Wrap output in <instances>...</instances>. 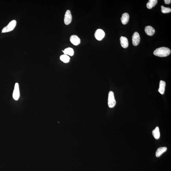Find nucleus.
Listing matches in <instances>:
<instances>
[{"mask_svg": "<svg viewBox=\"0 0 171 171\" xmlns=\"http://www.w3.org/2000/svg\"><path fill=\"white\" fill-rule=\"evenodd\" d=\"M70 40L72 44L76 46L78 45L81 42V40L79 37L75 35L71 36L70 37Z\"/></svg>", "mask_w": 171, "mask_h": 171, "instance_id": "6e6552de", "label": "nucleus"}, {"mask_svg": "<svg viewBox=\"0 0 171 171\" xmlns=\"http://www.w3.org/2000/svg\"><path fill=\"white\" fill-rule=\"evenodd\" d=\"M72 20V16L70 10H67L65 13L64 22L65 25H68L70 24Z\"/></svg>", "mask_w": 171, "mask_h": 171, "instance_id": "20e7f679", "label": "nucleus"}, {"mask_svg": "<svg viewBox=\"0 0 171 171\" xmlns=\"http://www.w3.org/2000/svg\"><path fill=\"white\" fill-rule=\"evenodd\" d=\"M120 42L121 46L124 48H126L128 46V41L126 37H121L120 38Z\"/></svg>", "mask_w": 171, "mask_h": 171, "instance_id": "1a4fd4ad", "label": "nucleus"}, {"mask_svg": "<svg viewBox=\"0 0 171 171\" xmlns=\"http://www.w3.org/2000/svg\"><path fill=\"white\" fill-rule=\"evenodd\" d=\"M157 0H149L146 4L147 7L148 9H151L157 4Z\"/></svg>", "mask_w": 171, "mask_h": 171, "instance_id": "4468645a", "label": "nucleus"}, {"mask_svg": "<svg viewBox=\"0 0 171 171\" xmlns=\"http://www.w3.org/2000/svg\"><path fill=\"white\" fill-rule=\"evenodd\" d=\"M105 33L104 31L101 29H98L96 30L94 34V36L97 40L101 41L104 38Z\"/></svg>", "mask_w": 171, "mask_h": 171, "instance_id": "39448f33", "label": "nucleus"}, {"mask_svg": "<svg viewBox=\"0 0 171 171\" xmlns=\"http://www.w3.org/2000/svg\"><path fill=\"white\" fill-rule=\"evenodd\" d=\"M145 31L146 34L149 36L153 35L155 33L154 29L150 26H147L145 27Z\"/></svg>", "mask_w": 171, "mask_h": 171, "instance_id": "9d476101", "label": "nucleus"}, {"mask_svg": "<svg viewBox=\"0 0 171 171\" xmlns=\"http://www.w3.org/2000/svg\"><path fill=\"white\" fill-rule=\"evenodd\" d=\"M140 42V37L139 34L137 32H135L133 34L132 36V42L133 45L137 46L138 45Z\"/></svg>", "mask_w": 171, "mask_h": 171, "instance_id": "0eeeda50", "label": "nucleus"}, {"mask_svg": "<svg viewBox=\"0 0 171 171\" xmlns=\"http://www.w3.org/2000/svg\"><path fill=\"white\" fill-rule=\"evenodd\" d=\"M64 54L66 55H69L71 56H73L74 54V51L73 49L71 48H67L64 50H62Z\"/></svg>", "mask_w": 171, "mask_h": 171, "instance_id": "dca6fc26", "label": "nucleus"}, {"mask_svg": "<svg viewBox=\"0 0 171 171\" xmlns=\"http://www.w3.org/2000/svg\"><path fill=\"white\" fill-rule=\"evenodd\" d=\"M60 59L63 62L66 63L69 62V60H70V58L68 55L64 54L60 56Z\"/></svg>", "mask_w": 171, "mask_h": 171, "instance_id": "f3484780", "label": "nucleus"}, {"mask_svg": "<svg viewBox=\"0 0 171 171\" xmlns=\"http://www.w3.org/2000/svg\"><path fill=\"white\" fill-rule=\"evenodd\" d=\"M167 148L166 147H161L157 149L156 152V156L157 157H160L167 150Z\"/></svg>", "mask_w": 171, "mask_h": 171, "instance_id": "ddd939ff", "label": "nucleus"}, {"mask_svg": "<svg viewBox=\"0 0 171 171\" xmlns=\"http://www.w3.org/2000/svg\"><path fill=\"white\" fill-rule=\"evenodd\" d=\"M20 97V92L19 85L18 83H16L15 85L13 93V97L16 101Z\"/></svg>", "mask_w": 171, "mask_h": 171, "instance_id": "423d86ee", "label": "nucleus"}, {"mask_svg": "<svg viewBox=\"0 0 171 171\" xmlns=\"http://www.w3.org/2000/svg\"><path fill=\"white\" fill-rule=\"evenodd\" d=\"M165 85L166 83L165 81H162V80L160 81L159 87L158 91L160 94H163L165 93Z\"/></svg>", "mask_w": 171, "mask_h": 171, "instance_id": "9b49d317", "label": "nucleus"}, {"mask_svg": "<svg viewBox=\"0 0 171 171\" xmlns=\"http://www.w3.org/2000/svg\"><path fill=\"white\" fill-rule=\"evenodd\" d=\"M129 19V15L128 13H125L122 14L121 18V22L123 24L126 25Z\"/></svg>", "mask_w": 171, "mask_h": 171, "instance_id": "f8f14e48", "label": "nucleus"}, {"mask_svg": "<svg viewBox=\"0 0 171 171\" xmlns=\"http://www.w3.org/2000/svg\"><path fill=\"white\" fill-rule=\"evenodd\" d=\"M116 101L115 99L114 93L113 92H109L108 97V105L109 108H113L115 105Z\"/></svg>", "mask_w": 171, "mask_h": 171, "instance_id": "7ed1b4c3", "label": "nucleus"}, {"mask_svg": "<svg viewBox=\"0 0 171 171\" xmlns=\"http://www.w3.org/2000/svg\"><path fill=\"white\" fill-rule=\"evenodd\" d=\"M164 1L166 4H169L171 2V0H165Z\"/></svg>", "mask_w": 171, "mask_h": 171, "instance_id": "6ab92c4d", "label": "nucleus"}, {"mask_svg": "<svg viewBox=\"0 0 171 171\" xmlns=\"http://www.w3.org/2000/svg\"><path fill=\"white\" fill-rule=\"evenodd\" d=\"M153 135L156 139H158L160 137L159 130L158 127H156L154 130L153 131Z\"/></svg>", "mask_w": 171, "mask_h": 171, "instance_id": "2eb2a0df", "label": "nucleus"}, {"mask_svg": "<svg viewBox=\"0 0 171 171\" xmlns=\"http://www.w3.org/2000/svg\"><path fill=\"white\" fill-rule=\"evenodd\" d=\"M17 24L16 20H13L10 21L7 26L3 28L2 31V33H6L12 31L15 28Z\"/></svg>", "mask_w": 171, "mask_h": 171, "instance_id": "f03ea898", "label": "nucleus"}, {"mask_svg": "<svg viewBox=\"0 0 171 171\" xmlns=\"http://www.w3.org/2000/svg\"><path fill=\"white\" fill-rule=\"evenodd\" d=\"M161 11L163 13H170L171 9L170 8L166 7L163 6H161Z\"/></svg>", "mask_w": 171, "mask_h": 171, "instance_id": "a211bd4d", "label": "nucleus"}, {"mask_svg": "<svg viewBox=\"0 0 171 171\" xmlns=\"http://www.w3.org/2000/svg\"><path fill=\"white\" fill-rule=\"evenodd\" d=\"M171 50L169 48L161 47L155 49L153 52L155 56L160 57H167L170 55Z\"/></svg>", "mask_w": 171, "mask_h": 171, "instance_id": "f257e3e1", "label": "nucleus"}]
</instances>
